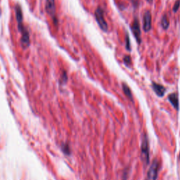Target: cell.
<instances>
[{
    "mask_svg": "<svg viewBox=\"0 0 180 180\" xmlns=\"http://www.w3.org/2000/svg\"><path fill=\"white\" fill-rule=\"evenodd\" d=\"M141 158L145 165L149 163V139L146 134H144L141 147Z\"/></svg>",
    "mask_w": 180,
    "mask_h": 180,
    "instance_id": "obj_1",
    "label": "cell"
},
{
    "mask_svg": "<svg viewBox=\"0 0 180 180\" xmlns=\"http://www.w3.org/2000/svg\"><path fill=\"white\" fill-rule=\"evenodd\" d=\"M94 15H95V18H96L97 22L98 23V25H99L100 28L104 32L108 31V25L104 18V10H103L101 7H98L97 9L95 10Z\"/></svg>",
    "mask_w": 180,
    "mask_h": 180,
    "instance_id": "obj_2",
    "label": "cell"
},
{
    "mask_svg": "<svg viewBox=\"0 0 180 180\" xmlns=\"http://www.w3.org/2000/svg\"><path fill=\"white\" fill-rule=\"evenodd\" d=\"M160 168V162L158 159H154L150 166V168L148 172L146 178L145 180H156L158 177V170Z\"/></svg>",
    "mask_w": 180,
    "mask_h": 180,
    "instance_id": "obj_3",
    "label": "cell"
},
{
    "mask_svg": "<svg viewBox=\"0 0 180 180\" xmlns=\"http://www.w3.org/2000/svg\"><path fill=\"white\" fill-rule=\"evenodd\" d=\"M18 29L20 31L22 38H21V44L22 46L26 47L30 44V37H29V33L27 29L23 25V23H19L18 24Z\"/></svg>",
    "mask_w": 180,
    "mask_h": 180,
    "instance_id": "obj_4",
    "label": "cell"
},
{
    "mask_svg": "<svg viewBox=\"0 0 180 180\" xmlns=\"http://www.w3.org/2000/svg\"><path fill=\"white\" fill-rule=\"evenodd\" d=\"M132 31L133 33L134 38H136L137 42L139 44L141 43L142 38H141V29H140V24L139 21L137 18H134L133 20L132 26Z\"/></svg>",
    "mask_w": 180,
    "mask_h": 180,
    "instance_id": "obj_5",
    "label": "cell"
},
{
    "mask_svg": "<svg viewBox=\"0 0 180 180\" xmlns=\"http://www.w3.org/2000/svg\"><path fill=\"white\" fill-rule=\"evenodd\" d=\"M143 28L145 32H149L151 29L152 25V18L151 14L149 11H146L144 14V17H143Z\"/></svg>",
    "mask_w": 180,
    "mask_h": 180,
    "instance_id": "obj_6",
    "label": "cell"
},
{
    "mask_svg": "<svg viewBox=\"0 0 180 180\" xmlns=\"http://www.w3.org/2000/svg\"><path fill=\"white\" fill-rule=\"evenodd\" d=\"M152 88L153 89V91L155 93V94L157 95L158 97H162L164 96L165 92V88L163 85H161L160 84L155 83L153 82L152 83Z\"/></svg>",
    "mask_w": 180,
    "mask_h": 180,
    "instance_id": "obj_7",
    "label": "cell"
},
{
    "mask_svg": "<svg viewBox=\"0 0 180 180\" xmlns=\"http://www.w3.org/2000/svg\"><path fill=\"white\" fill-rule=\"evenodd\" d=\"M46 10L48 14L55 18V2L54 0H47L46 2Z\"/></svg>",
    "mask_w": 180,
    "mask_h": 180,
    "instance_id": "obj_8",
    "label": "cell"
},
{
    "mask_svg": "<svg viewBox=\"0 0 180 180\" xmlns=\"http://www.w3.org/2000/svg\"><path fill=\"white\" fill-rule=\"evenodd\" d=\"M168 100L176 110H179V99L177 93H173L169 95Z\"/></svg>",
    "mask_w": 180,
    "mask_h": 180,
    "instance_id": "obj_9",
    "label": "cell"
},
{
    "mask_svg": "<svg viewBox=\"0 0 180 180\" xmlns=\"http://www.w3.org/2000/svg\"><path fill=\"white\" fill-rule=\"evenodd\" d=\"M15 12H16V20L18 21V23H23V14L22 10L20 7L19 5H16L15 7Z\"/></svg>",
    "mask_w": 180,
    "mask_h": 180,
    "instance_id": "obj_10",
    "label": "cell"
},
{
    "mask_svg": "<svg viewBox=\"0 0 180 180\" xmlns=\"http://www.w3.org/2000/svg\"><path fill=\"white\" fill-rule=\"evenodd\" d=\"M122 86H123V92L127 96V97L128 98V99L132 101H133V98H132V92L130 89H129V87H128V85L125 83H123L122 84Z\"/></svg>",
    "mask_w": 180,
    "mask_h": 180,
    "instance_id": "obj_11",
    "label": "cell"
},
{
    "mask_svg": "<svg viewBox=\"0 0 180 180\" xmlns=\"http://www.w3.org/2000/svg\"><path fill=\"white\" fill-rule=\"evenodd\" d=\"M160 23H161V26H162L164 30H167V29L169 28V26H170V21H169L168 18L166 15H164L162 17Z\"/></svg>",
    "mask_w": 180,
    "mask_h": 180,
    "instance_id": "obj_12",
    "label": "cell"
},
{
    "mask_svg": "<svg viewBox=\"0 0 180 180\" xmlns=\"http://www.w3.org/2000/svg\"><path fill=\"white\" fill-rule=\"evenodd\" d=\"M62 151L65 155H69L70 154V147H69V146H68V144H63L62 145Z\"/></svg>",
    "mask_w": 180,
    "mask_h": 180,
    "instance_id": "obj_13",
    "label": "cell"
},
{
    "mask_svg": "<svg viewBox=\"0 0 180 180\" xmlns=\"http://www.w3.org/2000/svg\"><path fill=\"white\" fill-rule=\"evenodd\" d=\"M123 61L125 63V64L126 65H131V58L129 56H125L123 59Z\"/></svg>",
    "mask_w": 180,
    "mask_h": 180,
    "instance_id": "obj_14",
    "label": "cell"
},
{
    "mask_svg": "<svg viewBox=\"0 0 180 180\" xmlns=\"http://www.w3.org/2000/svg\"><path fill=\"white\" fill-rule=\"evenodd\" d=\"M126 49L128 50V51H130L131 47H130V40H129V37L128 33H127L126 35Z\"/></svg>",
    "mask_w": 180,
    "mask_h": 180,
    "instance_id": "obj_15",
    "label": "cell"
},
{
    "mask_svg": "<svg viewBox=\"0 0 180 180\" xmlns=\"http://www.w3.org/2000/svg\"><path fill=\"white\" fill-rule=\"evenodd\" d=\"M180 7V0H177V1L175 2V4H174V7H173V11L174 13H176L178 9H179Z\"/></svg>",
    "mask_w": 180,
    "mask_h": 180,
    "instance_id": "obj_16",
    "label": "cell"
},
{
    "mask_svg": "<svg viewBox=\"0 0 180 180\" xmlns=\"http://www.w3.org/2000/svg\"><path fill=\"white\" fill-rule=\"evenodd\" d=\"M68 80V77H67V74H66L65 72H63V75L61 76V83L62 84L65 83L67 82Z\"/></svg>",
    "mask_w": 180,
    "mask_h": 180,
    "instance_id": "obj_17",
    "label": "cell"
},
{
    "mask_svg": "<svg viewBox=\"0 0 180 180\" xmlns=\"http://www.w3.org/2000/svg\"><path fill=\"white\" fill-rule=\"evenodd\" d=\"M147 2H150V3H151V2H153V0H147Z\"/></svg>",
    "mask_w": 180,
    "mask_h": 180,
    "instance_id": "obj_18",
    "label": "cell"
}]
</instances>
